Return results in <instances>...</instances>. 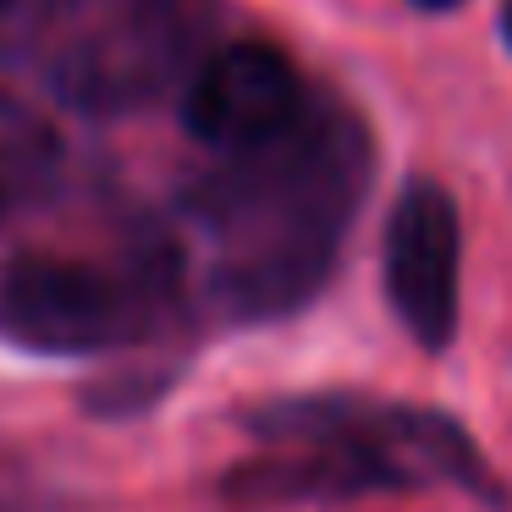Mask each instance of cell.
I'll return each mask as SVG.
<instances>
[{"mask_svg": "<svg viewBox=\"0 0 512 512\" xmlns=\"http://www.w3.org/2000/svg\"><path fill=\"white\" fill-rule=\"evenodd\" d=\"M364 188V138L342 116H309L281 138L232 155L199 193L210 237V287L232 314L298 309L325 281Z\"/></svg>", "mask_w": 512, "mask_h": 512, "instance_id": "cell-1", "label": "cell"}, {"mask_svg": "<svg viewBox=\"0 0 512 512\" xmlns=\"http://www.w3.org/2000/svg\"><path fill=\"white\" fill-rule=\"evenodd\" d=\"M210 0H67L50 45V83L83 111H127L193 67Z\"/></svg>", "mask_w": 512, "mask_h": 512, "instance_id": "cell-2", "label": "cell"}, {"mask_svg": "<svg viewBox=\"0 0 512 512\" xmlns=\"http://www.w3.org/2000/svg\"><path fill=\"white\" fill-rule=\"evenodd\" d=\"M276 435L309 441V490H369L419 485V479H463L485 485L474 446L441 413L369 408V402H298L265 424Z\"/></svg>", "mask_w": 512, "mask_h": 512, "instance_id": "cell-3", "label": "cell"}, {"mask_svg": "<svg viewBox=\"0 0 512 512\" xmlns=\"http://www.w3.org/2000/svg\"><path fill=\"white\" fill-rule=\"evenodd\" d=\"M144 325V292L105 265L34 254L0 270V331L39 353H105L144 336Z\"/></svg>", "mask_w": 512, "mask_h": 512, "instance_id": "cell-4", "label": "cell"}, {"mask_svg": "<svg viewBox=\"0 0 512 512\" xmlns=\"http://www.w3.org/2000/svg\"><path fill=\"white\" fill-rule=\"evenodd\" d=\"M309 111L303 78L276 45H226L188 78L182 122L199 144L248 155V149L281 138Z\"/></svg>", "mask_w": 512, "mask_h": 512, "instance_id": "cell-5", "label": "cell"}, {"mask_svg": "<svg viewBox=\"0 0 512 512\" xmlns=\"http://www.w3.org/2000/svg\"><path fill=\"white\" fill-rule=\"evenodd\" d=\"M457 204L435 182H413L386 226V292L424 347H446L457 331Z\"/></svg>", "mask_w": 512, "mask_h": 512, "instance_id": "cell-6", "label": "cell"}, {"mask_svg": "<svg viewBox=\"0 0 512 512\" xmlns=\"http://www.w3.org/2000/svg\"><path fill=\"white\" fill-rule=\"evenodd\" d=\"M61 6H67V0H0V45L50 34L56 17H61Z\"/></svg>", "mask_w": 512, "mask_h": 512, "instance_id": "cell-7", "label": "cell"}, {"mask_svg": "<svg viewBox=\"0 0 512 512\" xmlns=\"http://www.w3.org/2000/svg\"><path fill=\"white\" fill-rule=\"evenodd\" d=\"M419 12H452V6H463V0H413Z\"/></svg>", "mask_w": 512, "mask_h": 512, "instance_id": "cell-8", "label": "cell"}, {"mask_svg": "<svg viewBox=\"0 0 512 512\" xmlns=\"http://www.w3.org/2000/svg\"><path fill=\"white\" fill-rule=\"evenodd\" d=\"M501 34H507V45H512V0H507V12H501Z\"/></svg>", "mask_w": 512, "mask_h": 512, "instance_id": "cell-9", "label": "cell"}]
</instances>
